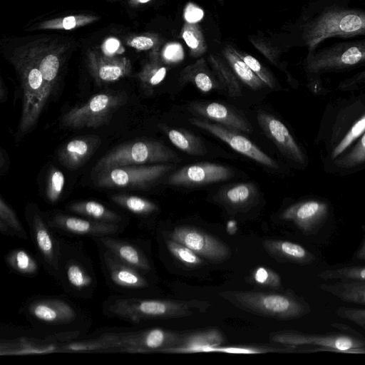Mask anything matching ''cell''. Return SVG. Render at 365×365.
Wrapping results in <instances>:
<instances>
[{
  "label": "cell",
  "mask_w": 365,
  "mask_h": 365,
  "mask_svg": "<svg viewBox=\"0 0 365 365\" xmlns=\"http://www.w3.org/2000/svg\"><path fill=\"white\" fill-rule=\"evenodd\" d=\"M209 307V302L197 299H153L125 294L108 297L102 310L108 317L138 324L149 319L187 317L204 312Z\"/></svg>",
  "instance_id": "1"
},
{
  "label": "cell",
  "mask_w": 365,
  "mask_h": 365,
  "mask_svg": "<svg viewBox=\"0 0 365 365\" xmlns=\"http://www.w3.org/2000/svg\"><path fill=\"white\" fill-rule=\"evenodd\" d=\"M220 295L243 310L277 319L299 318L309 311L305 304L289 294L254 291H224Z\"/></svg>",
  "instance_id": "2"
},
{
  "label": "cell",
  "mask_w": 365,
  "mask_h": 365,
  "mask_svg": "<svg viewBox=\"0 0 365 365\" xmlns=\"http://www.w3.org/2000/svg\"><path fill=\"white\" fill-rule=\"evenodd\" d=\"M56 280L71 296L84 299L92 297L97 279L91 259L80 246L61 240Z\"/></svg>",
  "instance_id": "3"
},
{
  "label": "cell",
  "mask_w": 365,
  "mask_h": 365,
  "mask_svg": "<svg viewBox=\"0 0 365 365\" xmlns=\"http://www.w3.org/2000/svg\"><path fill=\"white\" fill-rule=\"evenodd\" d=\"M178 156L160 141L143 139L120 144L110 150L96 163L94 174L112 168L173 163Z\"/></svg>",
  "instance_id": "4"
},
{
  "label": "cell",
  "mask_w": 365,
  "mask_h": 365,
  "mask_svg": "<svg viewBox=\"0 0 365 365\" xmlns=\"http://www.w3.org/2000/svg\"><path fill=\"white\" fill-rule=\"evenodd\" d=\"M365 34V12L354 9H330L308 23L304 38L310 51L325 39Z\"/></svg>",
  "instance_id": "5"
},
{
  "label": "cell",
  "mask_w": 365,
  "mask_h": 365,
  "mask_svg": "<svg viewBox=\"0 0 365 365\" xmlns=\"http://www.w3.org/2000/svg\"><path fill=\"white\" fill-rule=\"evenodd\" d=\"M182 334L162 328L140 330L108 331L99 336L106 341L109 351L130 353L165 352L177 346Z\"/></svg>",
  "instance_id": "6"
},
{
  "label": "cell",
  "mask_w": 365,
  "mask_h": 365,
  "mask_svg": "<svg viewBox=\"0 0 365 365\" xmlns=\"http://www.w3.org/2000/svg\"><path fill=\"white\" fill-rule=\"evenodd\" d=\"M128 97L125 91L98 93L85 103L64 113L60 120L62 127L68 129L97 128L108 124L114 113L123 107Z\"/></svg>",
  "instance_id": "7"
},
{
  "label": "cell",
  "mask_w": 365,
  "mask_h": 365,
  "mask_svg": "<svg viewBox=\"0 0 365 365\" xmlns=\"http://www.w3.org/2000/svg\"><path fill=\"white\" fill-rule=\"evenodd\" d=\"M21 310L32 324L42 327L71 326L80 319L78 309L71 302L58 297L30 298Z\"/></svg>",
  "instance_id": "8"
},
{
  "label": "cell",
  "mask_w": 365,
  "mask_h": 365,
  "mask_svg": "<svg viewBox=\"0 0 365 365\" xmlns=\"http://www.w3.org/2000/svg\"><path fill=\"white\" fill-rule=\"evenodd\" d=\"M171 168L164 163L112 168L96 173L93 182L98 187L141 189L160 180Z\"/></svg>",
  "instance_id": "9"
},
{
  "label": "cell",
  "mask_w": 365,
  "mask_h": 365,
  "mask_svg": "<svg viewBox=\"0 0 365 365\" xmlns=\"http://www.w3.org/2000/svg\"><path fill=\"white\" fill-rule=\"evenodd\" d=\"M81 335L80 329H67L34 336L25 334L13 337H1V355L46 354L63 352L62 346Z\"/></svg>",
  "instance_id": "10"
},
{
  "label": "cell",
  "mask_w": 365,
  "mask_h": 365,
  "mask_svg": "<svg viewBox=\"0 0 365 365\" xmlns=\"http://www.w3.org/2000/svg\"><path fill=\"white\" fill-rule=\"evenodd\" d=\"M33 244L38 259L47 272L57 278L61 252V239L39 211L33 210L26 216Z\"/></svg>",
  "instance_id": "11"
},
{
  "label": "cell",
  "mask_w": 365,
  "mask_h": 365,
  "mask_svg": "<svg viewBox=\"0 0 365 365\" xmlns=\"http://www.w3.org/2000/svg\"><path fill=\"white\" fill-rule=\"evenodd\" d=\"M365 61V40L341 43L309 56L307 68L311 72L350 67Z\"/></svg>",
  "instance_id": "12"
},
{
  "label": "cell",
  "mask_w": 365,
  "mask_h": 365,
  "mask_svg": "<svg viewBox=\"0 0 365 365\" xmlns=\"http://www.w3.org/2000/svg\"><path fill=\"white\" fill-rule=\"evenodd\" d=\"M164 237L178 242L204 258L214 262L226 260L230 255L227 245L218 238L190 226H178Z\"/></svg>",
  "instance_id": "13"
},
{
  "label": "cell",
  "mask_w": 365,
  "mask_h": 365,
  "mask_svg": "<svg viewBox=\"0 0 365 365\" xmlns=\"http://www.w3.org/2000/svg\"><path fill=\"white\" fill-rule=\"evenodd\" d=\"M270 339L292 346L314 345L323 347L320 350L344 353L365 352V341L346 335H313L287 331L272 333Z\"/></svg>",
  "instance_id": "14"
},
{
  "label": "cell",
  "mask_w": 365,
  "mask_h": 365,
  "mask_svg": "<svg viewBox=\"0 0 365 365\" xmlns=\"http://www.w3.org/2000/svg\"><path fill=\"white\" fill-rule=\"evenodd\" d=\"M97 245L103 272L108 282L114 289L134 293L150 287L145 274L120 260L104 247Z\"/></svg>",
  "instance_id": "15"
},
{
  "label": "cell",
  "mask_w": 365,
  "mask_h": 365,
  "mask_svg": "<svg viewBox=\"0 0 365 365\" xmlns=\"http://www.w3.org/2000/svg\"><path fill=\"white\" fill-rule=\"evenodd\" d=\"M46 219L56 232L72 236H86L92 239L118 235L125 227L118 224L101 222L80 215L62 212H55Z\"/></svg>",
  "instance_id": "16"
},
{
  "label": "cell",
  "mask_w": 365,
  "mask_h": 365,
  "mask_svg": "<svg viewBox=\"0 0 365 365\" xmlns=\"http://www.w3.org/2000/svg\"><path fill=\"white\" fill-rule=\"evenodd\" d=\"M189 122L192 125L209 132L220 140L225 142L237 152L246 155L253 160L270 168H279V165L276 161L262 151L248 138L239 134L237 131L220 124L195 118L189 119Z\"/></svg>",
  "instance_id": "17"
},
{
  "label": "cell",
  "mask_w": 365,
  "mask_h": 365,
  "mask_svg": "<svg viewBox=\"0 0 365 365\" xmlns=\"http://www.w3.org/2000/svg\"><path fill=\"white\" fill-rule=\"evenodd\" d=\"M233 176L232 169L211 162H200L182 167L168 178L174 186H200L227 180Z\"/></svg>",
  "instance_id": "18"
},
{
  "label": "cell",
  "mask_w": 365,
  "mask_h": 365,
  "mask_svg": "<svg viewBox=\"0 0 365 365\" xmlns=\"http://www.w3.org/2000/svg\"><path fill=\"white\" fill-rule=\"evenodd\" d=\"M257 119L264 133L284 156L298 163H304L302 150L282 121L262 110L258 111Z\"/></svg>",
  "instance_id": "19"
},
{
  "label": "cell",
  "mask_w": 365,
  "mask_h": 365,
  "mask_svg": "<svg viewBox=\"0 0 365 365\" xmlns=\"http://www.w3.org/2000/svg\"><path fill=\"white\" fill-rule=\"evenodd\" d=\"M101 143V138L96 135L75 138L59 148L58 160L67 169L77 170L90 159Z\"/></svg>",
  "instance_id": "20"
},
{
  "label": "cell",
  "mask_w": 365,
  "mask_h": 365,
  "mask_svg": "<svg viewBox=\"0 0 365 365\" xmlns=\"http://www.w3.org/2000/svg\"><path fill=\"white\" fill-rule=\"evenodd\" d=\"M117 235H109L93 240L110 252L118 259L136 268L144 274L151 270L150 262L143 250L130 241L118 238Z\"/></svg>",
  "instance_id": "21"
},
{
  "label": "cell",
  "mask_w": 365,
  "mask_h": 365,
  "mask_svg": "<svg viewBox=\"0 0 365 365\" xmlns=\"http://www.w3.org/2000/svg\"><path fill=\"white\" fill-rule=\"evenodd\" d=\"M328 213L326 203L307 200L292 205L282 214L281 218L293 222L304 232H312L325 220Z\"/></svg>",
  "instance_id": "22"
},
{
  "label": "cell",
  "mask_w": 365,
  "mask_h": 365,
  "mask_svg": "<svg viewBox=\"0 0 365 365\" xmlns=\"http://www.w3.org/2000/svg\"><path fill=\"white\" fill-rule=\"evenodd\" d=\"M192 112L212 120L229 129L250 133L249 123L229 107L219 103H194L190 107Z\"/></svg>",
  "instance_id": "23"
},
{
  "label": "cell",
  "mask_w": 365,
  "mask_h": 365,
  "mask_svg": "<svg viewBox=\"0 0 365 365\" xmlns=\"http://www.w3.org/2000/svg\"><path fill=\"white\" fill-rule=\"evenodd\" d=\"M262 244L269 255L281 262L308 264L315 259L314 255L304 247L292 242L264 240Z\"/></svg>",
  "instance_id": "24"
},
{
  "label": "cell",
  "mask_w": 365,
  "mask_h": 365,
  "mask_svg": "<svg viewBox=\"0 0 365 365\" xmlns=\"http://www.w3.org/2000/svg\"><path fill=\"white\" fill-rule=\"evenodd\" d=\"M90 71L98 84L115 82L126 76L130 66L126 59L93 57L89 61Z\"/></svg>",
  "instance_id": "25"
},
{
  "label": "cell",
  "mask_w": 365,
  "mask_h": 365,
  "mask_svg": "<svg viewBox=\"0 0 365 365\" xmlns=\"http://www.w3.org/2000/svg\"><path fill=\"white\" fill-rule=\"evenodd\" d=\"M224 337L217 329H208L190 334H184L179 344L167 353H194L210 351L212 347L218 346Z\"/></svg>",
  "instance_id": "26"
},
{
  "label": "cell",
  "mask_w": 365,
  "mask_h": 365,
  "mask_svg": "<svg viewBox=\"0 0 365 365\" xmlns=\"http://www.w3.org/2000/svg\"><path fill=\"white\" fill-rule=\"evenodd\" d=\"M67 209L78 215L106 223L125 227L124 217L117 212L94 200H81L70 203Z\"/></svg>",
  "instance_id": "27"
},
{
  "label": "cell",
  "mask_w": 365,
  "mask_h": 365,
  "mask_svg": "<svg viewBox=\"0 0 365 365\" xmlns=\"http://www.w3.org/2000/svg\"><path fill=\"white\" fill-rule=\"evenodd\" d=\"M180 80L182 83L194 84L203 93L224 88L220 81L208 69L203 58L184 68L180 74Z\"/></svg>",
  "instance_id": "28"
},
{
  "label": "cell",
  "mask_w": 365,
  "mask_h": 365,
  "mask_svg": "<svg viewBox=\"0 0 365 365\" xmlns=\"http://www.w3.org/2000/svg\"><path fill=\"white\" fill-rule=\"evenodd\" d=\"M257 194V190L255 184L245 182L224 188L219 197L226 205L235 210H242L253 204Z\"/></svg>",
  "instance_id": "29"
},
{
  "label": "cell",
  "mask_w": 365,
  "mask_h": 365,
  "mask_svg": "<svg viewBox=\"0 0 365 365\" xmlns=\"http://www.w3.org/2000/svg\"><path fill=\"white\" fill-rule=\"evenodd\" d=\"M319 287L342 301L365 305V281L341 280Z\"/></svg>",
  "instance_id": "30"
},
{
  "label": "cell",
  "mask_w": 365,
  "mask_h": 365,
  "mask_svg": "<svg viewBox=\"0 0 365 365\" xmlns=\"http://www.w3.org/2000/svg\"><path fill=\"white\" fill-rule=\"evenodd\" d=\"M162 130L170 142L181 151L192 155H202L207 149L201 138L182 128H172L163 125Z\"/></svg>",
  "instance_id": "31"
},
{
  "label": "cell",
  "mask_w": 365,
  "mask_h": 365,
  "mask_svg": "<svg viewBox=\"0 0 365 365\" xmlns=\"http://www.w3.org/2000/svg\"><path fill=\"white\" fill-rule=\"evenodd\" d=\"M222 53L234 73L245 85L253 90L261 89L266 86L232 47L225 46Z\"/></svg>",
  "instance_id": "32"
},
{
  "label": "cell",
  "mask_w": 365,
  "mask_h": 365,
  "mask_svg": "<svg viewBox=\"0 0 365 365\" xmlns=\"http://www.w3.org/2000/svg\"><path fill=\"white\" fill-rule=\"evenodd\" d=\"M36 61L43 78L46 94L49 98L56 86L60 69V59L53 53H36L31 56Z\"/></svg>",
  "instance_id": "33"
},
{
  "label": "cell",
  "mask_w": 365,
  "mask_h": 365,
  "mask_svg": "<svg viewBox=\"0 0 365 365\" xmlns=\"http://www.w3.org/2000/svg\"><path fill=\"white\" fill-rule=\"evenodd\" d=\"M5 261L9 268L18 274L34 277L39 271L37 259L24 249H14L5 255Z\"/></svg>",
  "instance_id": "34"
},
{
  "label": "cell",
  "mask_w": 365,
  "mask_h": 365,
  "mask_svg": "<svg viewBox=\"0 0 365 365\" xmlns=\"http://www.w3.org/2000/svg\"><path fill=\"white\" fill-rule=\"evenodd\" d=\"M110 198L115 205L138 216H148L159 210L155 202L136 195L116 194Z\"/></svg>",
  "instance_id": "35"
},
{
  "label": "cell",
  "mask_w": 365,
  "mask_h": 365,
  "mask_svg": "<svg viewBox=\"0 0 365 365\" xmlns=\"http://www.w3.org/2000/svg\"><path fill=\"white\" fill-rule=\"evenodd\" d=\"M0 232L8 236H16L26 240L27 232L13 208L0 197Z\"/></svg>",
  "instance_id": "36"
},
{
  "label": "cell",
  "mask_w": 365,
  "mask_h": 365,
  "mask_svg": "<svg viewBox=\"0 0 365 365\" xmlns=\"http://www.w3.org/2000/svg\"><path fill=\"white\" fill-rule=\"evenodd\" d=\"M209 61L216 76L228 94L232 98L239 97L241 95L242 87L234 72L215 55L211 54Z\"/></svg>",
  "instance_id": "37"
},
{
  "label": "cell",
  "mask_w": 365,
  "mask_h": 365,
  "mask_svg": "<svg viewBox=\"0 0 365 365\" xmlns=\"http://www.w3.org/2000/svg\"><path fill=\"white\" fill-rule=\"evenodd\" d=\"M180 35L188 46L192 57H200L207 51V44L197 24L185 22L182 27Z\"/></svg>",
  "instance_id": "38"
},
{
  "label": "cell",
  "mask_w": 365,
  "mask_h": 365,
  "mask_svg": "<svg viewBox=\"0 0 365 365\" xmlns=\"http://www.w3.org/2000/svg\"><path fill=\"white\" fill-rule=\"evenodd\" d=\"M166 73L167 68L155 60L143 68L138 78L142 87L150 92L164 80Z\"/></svg>",
  "instance_id": "39"
},
{
  "label": "cell",
  "mask_w": 365,
  "mask_h": 365,
  "mask_svg": "<svg viewBox=\"0 0 365 365\" xmlns=\"http://www.w3.org/2000/svg\"><path fill=\"white\" fill-rule=\"evenodd\" d=\"M166 247L172 255L187 267H197L202 263L200 256L187 246L165 237Z\"/></svg>",
  "instance_id": "40"
},
{
  "label": "cell",
  "mask_w": 365,
  "mask_h": 365,
  "mask_svg": "<svg viewBox=\"0 0 365 365\" xmlns=\"http://www.w3.org/2000/svg\"><path fill=\"white\" fill-rule=\"evenodd\" d=\"M323 279L365 281V266H353L324 270L319 274Z\"/></svg>",
  "instance_id": "41"
},
{
  "label": "cell",
  "mask_w": 365,
  "mask_h": 365,
  "mask_svg": "<svg viewBox=\"0 0 365 365\" xmlns=\"http://www.w3.org/2000/svg\"><path fill=\"white\" fill-rule=\"evenodd\" d=\"M65 184L63 173L55 167H51L48 172L46 197L50 203L58 202L62 195Z\"/></svg>",
  "instance_id": "42"
},
{
  "label": "cell",
  "mask_w": 365,
  "mask_h": 365,
  "mask_svg": "<svg viewBox=\"0 0 365 365\" xmlns=\"http://www.w3.org/2000/svg\"><path fill=\"white\" fill-rule=\"evenodd\" d=\"M250 281L262 287L277 289L281 287L282 282L279 275L270 268L257 267L250 277Z\"/></svg>",
  "instance_id": "43"
},
{
  "label": "cell",
  "mask_w": 365,
  "mask_h": 365,
  "mask_svg": "<svg viewBox=\"0 0 365 365\" xmlns=\"http://www.w3.org/2000/svg\"><path fill=\"white\" fill-rule=\"evenodd\" d=\"M236 52L266 86H269L270 88L275 87V81L273 76L257 59L246 53L239 51H236Z\"/></svg>",
  "instance_id": "44"
},
{
  "label": "cell",
  "mask_w": 365,
  "mask_h": 365,
  "mask_svg": "<svg viewBox=\"0 0 365 365\" xmlns=\"http://www.w3.org/2000/svg\"><path fill=\"white\" fill-rule=\"evenodd\" d=\"M95 18L86 16H69L43 23V29H72L91 22Z\"/></svg>",
  "instance_id": "45"
},
{
  "label": "cell",
  "mask_w": 365,
  "mask_h": 365,
  "mask_svg": "<svg viewBox=\"0 0 365 365\" xmlns=\"http://www.w3.org/2000/svg\"><path fill=\"white\" fill-rule=\"evenodd\" d=\"M365 132V114L351 128L346 135L335 147L332 158H336L342 153L355 140Z\"/></svg>",
  "instance_id": "46"
},
{
  "label": "cell",
  "mask_w": 365,
  "mask_h": 365,
  "mask_svg": "<svg viewBox=\"0 0 365 365\" xmlns=\"http://www.w3.org/2000/svg\"><path fill=\"white\" fill-rule=\"evenodd\" d=\"M365 162V132L353 150L335 163L342 168H351Z\"/></svg>",
  "instance_id": "47"
},
{
  "label": "cell",
  "mask_w": 365,
  "mask_h": 365,
  "mask_svg": "<svg viewBox=\"0 0 365 365\" xmlns=\"http://www.w3.org/2000/svg\"><path fill=\"white\" fill-rule=\"evenodd\" d=\"M184 56L182 46L179 43H170L163 51V58L166 63H178L183 60Z\"/></svg>",
  "instance_id": "48"
},
{
  "label": "cell",
  "mask_w": 365,
  "mask_h": 365,
  "mask_svg": "<svg viewBox=\"0 0 365 365\" xmlns=\"http://www.w3.org/2000/svg\"><path fill=\"white\" fill-rule=\"evenodd\" d=\"M203 16L204 11L197 5L190 2L185 6L183 17L185 22L197 24L202 20Z\"/></svg>",
  "instance_id": "49"
},
{
  "label": "cell",
  "mask_w": 365,
  "mask_h": 365,
  "mask_svg": "<svg viewBox=\"0 0 365 365\" xmlns=\"http://www.w3.org/2000/svg\"><path fill=\"white\" fill-rule=\"evenodd\" d=\"M210 351L222 352L228 354H259L269 351V350L262 349L256 347L245 346H214L211 348Z\"/></svg>",
  "instance_id": "50"
},
{
  "label": "cell",
  "mask_w": 365,
  "mask_h": 365,
  "mask_svg": "<svg viewBox=\"0 0 365 365\" xmlns=\"http://www.w3.org/2000/svg\"><path fill=\"white\" fill-rule=\"evenodd\" d=\"M255 47L269 61L272 63L277 64V51L273 47L261 40H250Z\"/></svg>",
  "instance_id": "51"
},
{
  "label": "cell",
  "mask_w": 365,
  "mask_h": 365,
  "mask_svg": "<svg viewBox=\"0 0 365 365\" xmlns=\"http://www.w3.org/2000/svg\"><path fill=\"white\" fill-rule=\"evenodd\" d=\"M129 46L138 50H148L153 47L154 40L148 36H140L133 38L129 43Z\"/></svg>",
  "instance_id": "52"
},
{
  "label": "cell",
  "mask_w": 365,
  "mask_h": 365,
  "mask_svg": "<svg viewBox=\"0 0 365 365\" xmlns=\"http://www.w3.org/2000/svg\"><path fill=\"white\" fill-rule=\"evenodd\" d=\"M120 42L114 38H110L106 40L103 45L104 51L108 54H113L115 53L120 48Z\"/></svg>",
  "instance_id": "53"
},
{
  "label": "cell",
  "mask_w": 365,
  "mask_h": 365,
  "mask_svg": "<svg viewBox=\"0 0 365 365\" xmlns=\"http://www.w3.org/2000/svg\"><path fill=\"white\" fill-rule=\"evenodd\" d=\"M9 158L6 156V153H4V150L1 149V160H0V170H1V175H3L6 172V170L9 168Z\"/></svg>",
  "instance_id": "54"
},
{
  "label": "cell",
  "mask_w": 365,
  "mask_h": 365,
  "mask_svg": "<svg viewBox=\"0 0 365 365\" xmlns=\"http://www.w3.org/2000/svg\"><path fill=\"white\" fill-rule=\"evenodd\" d=\"M357 257L359 259H365V244L359 250Z\"/></svg>",
  "instance_id": "55"
},
{
  "label": "cell",
  "mask_w": 365,
  "mask_h": 365,
  "mask_svg": "<svg viewBox=\"0 0 365 365\" xmlns=\"http://www.w3.org/2000/svg\"><path fill=\"white\" fill-rule=\"evenodd\" d=\"M150 0H138V1L139 3H142V4H145V3H147L148 1H150Z\"/></svg>",
  "instance_id": "56"
},
{
  "label": "cell",
  "mask_w": 365,
  "mask_h": 365,
  "mask_svg": "<svg viewBox=\"0 0 365 365\" xmlns=\"http://www.w3.org/2000/svg\"><path fill=\"white\" fill-rule=\"evenodd\" d=\"M360 77L365 78V71L361 74Z\"/></svg>",
  "instance_id": "57"
},
{
  "label": "cell",
  "mask_w": 365,
  "mask_h": 365,
  "mask_svg": "<svg viewBox=\"0 0 365 365\" xmlns=\"http://www.w3.org/2000/svg\"><path fill=\"white\" fill-rule=\"evenodd\" d=\"M218 1H219L220 3H221V4H222L223 0H218Z\"/></svg>",
  "instance_id": "58"
}]
</instances>
